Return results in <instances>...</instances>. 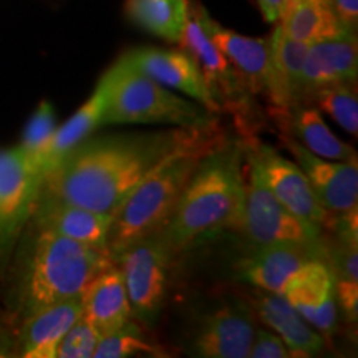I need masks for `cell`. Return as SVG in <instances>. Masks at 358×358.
I'll use <instances>...</instances> for the list:
<instances>
[{
  "label": "cell",
  "mask_w": 358,
  "mask_h": 358,
  "mask_svg": "<svg viewBox=\"0 0 358 358\" xmlns=\"http://www.w3.org/2000/svg\"><path fill=\"white\" fill-rule=\"evenodd\" d=\"M292 307L322 334H332L337 324L335 279L327 261H310L299 268L284 290Z\"/></svg>",
  "instance_id": "9a60e30c"
},
{
  "label": "cell",
  "mask_w": 358,
  "mask_h": 358,
  "mask_svg": "<svg viewBox=\"0 0 358 358\" xmlns=\"http://www.w3.org/2000/svg\"><path fill=\"white\" fill-rule=\"evenodd\" d=\"M34 232L32 239L27 234L22 252L17 249L10 262L8 303L12 315L20 320L53 303L80 297L90 282L115 264L105 249L90 248L48 229L34 227Z\"/></svg>",
  "instance_id": "3957f363"
},
{
  "label": "cell",
  "mask_w": 358,
  "mask_h": 358,
  "mask_svg": "<svg viewBox=\"0 0 358 358\" xmlns=\"http://www.w3.org/2000/svg\"><path fill=\"white\" fill-rule=\"evenodd\" d=\"M297 357L292 348L277 334L264 329H256L252 345H250L248 358H292Z\"/></svg>",
  "instance_id": "1f68e13d"
},
{
  "label": "cell",
  "mask_w": 358,
  "mask_h": 358,
  "mask_svg": "<svg viewBox=\"0 0 358 358\" xmlns=\"http://www.w3.org/2000/svg\"><path fill=\"white\" fill-rule=\"evenodd\" d=\"M101 337L95 327L80 317L58 343L55 358H92Z\"/></svg>",
  "instance_id": "4dcf8cb0"
},
{
  "label": "cell",
  "mask_w": 358,
  "mask_h": 358,
  "mask_svg": "<svg viewBox=\"0 0 358 358\" xmlns=\"http://www.w3.org/2000/svg\"><path fill=\"white\" fill-rule=\"evenodd\" d=\"M106 85L103 127L111 124H169L201 128L213 123V113L203 105L174 95L166 87L122 57L101 77Z\"/></svg>",
  "instance_id": "5b68a950"
},
{
  "label": "cell",
  "mask_w": 358,
  "mask_h": 358,
  "mask_svg": "<svg viewBox=\"0 0 358 358\" xmlns=\"http://www.w3.org/2000/svg\"><path fill=\"white\" fill-rule=\"evenodd\" d=\"M358 70V48L355 34L322 40L308 47L303 64V93L334 83H355ZM302 103V101H301Z\"/></svg>",
  "instance_id": "44dd1931"
},
{
  "label": "cell",
  "mask_w": 358,
  "mask_h": 358,
  "mask_svg": "<svg viewBox=\"0 0 358 358\" xmlns=\"http://www.w3.org/2000/svg\"><path fill=\"white\" fill-rule=\"evenodd\" d=\"M254 334L252 308L243 301L227 302L206 317L192 340V352L204 358H248Z\"/></svg>",
  "instance_id": "7c38bea8"
},
{
  "label": "cell",
  "mask_w": 358,
  "mask_h": 358,
  "mask_svg": "<svg viewBox=\"0 0 358 358\" xmlns=\"http://www.w3.org/2000/svg\"><path fill=\"white\" fill-rule=\"evenodd\" d=\"M161 348L148 342L136 325L128 322L118 330L103 335L93 353V358H127L133 355H163Z\"/></svg>",
  "instance_id": "f546056e"
},
{
  "label": "cell",
  "mask_w": 358,
  "mask_h": 358,
  "mask_svg": "<svg viewBox=\"0 0 358 358\" xmlns=\"http://www.w3.org/2000/svg\"><path fill=\"white\" fill-rule=\"evenodd\" d=\"M82 317L101 335H106L131 319L127 287L116 264L100 272L82 292Z\"/></svg>",
  "instance_id": "7402d4cb"
},
{
  "label": "cell",
  "mask_w": 358,
  "mask_h": 358,
  "mask_svg": "<svg viewBox=\"0 0 358 358\" xmlns=\"http://www.w3.org/2000/svg\"><path fill=\"white\" fill-rule=\"evenodd\" d=\"M106 85L105 80L100 78L93 95L83 103L80 108L70 116L62 127H57L50 143L45 148L42 156V171L43 178L52 169H55L60 161L73 150L75 146L92 136L98 128L103 127V116L106 110Z\"/></svg>",
  "instance_id": "603a6c76"
},
{
  "label": "cell",
  "mask_w": 358,
  "mask_h": 358,
  "mask_svg": "<svg viewBox=\"0 0 358 358\" xmlns=\"http://www.w3.org/2000/svg\"><path fill=\"white\" fill-rule=\"evenodd\" d=\"M327 2L332 8L334 15L353 32L358 20V0H327Z\"/></svg>",
  "instance_id": "d6a6232c"
},
{
  "label": "cell",
  "mask_w": 358,
  "mask_h": 358,
  "mask_svg": "<svg viewBox=\"0 0 358 358\" xmlns=\"http://www.w3.org/2000/svg\"><path fill=\"white\" fill-rule=\"evenodd\" d=\"M57 129V120H55V110H53L52 103L43 100L30 116L27 122L24 133H22L20 145L17 146L25 158L34 164L35 168L42 171V156L45 148L50 143L53 133Z\"/></svg>",
  "instance_id": "f1b7e54d"
},
{
  "label": "cell",
  "mask_w": 358,
  "mask_h": 358,
  "mask_svg": "<svg viewBox=\"0 0 358 358\" xmlns=\"http://www.w3.org/2000/svg\"><path fill=\"white\" fill-rule=\"evenodd\" d=\"M248 161V182H245L244 209L239 231L244 232L250 244H302L308 248H327L324 229L306 219L295 216L272 194L257 164L250 156Z\"/></svg>",
  "instance_id": "8992f818"
},
{
  "label": "cell",
  "mask_w": 358,
  "mask_h": 358,
  "mask_svg": "<svg viewBox=\"0 0 358 358\" xmlns=\"http://www.w3.org/2000/svg\"><path fill=\"white\" fill-rule=\"evenodd\" d=\"M243 141L245 155L250 156L257 164L264 182L280 201V204L285 206L295 216L306 219L322 229H329L334 221V214L324 209V206L317 199L310 182L302 169L297 166V163L284 158L274 148L261 143L256 138L252 140L244 138Z\"/></svg>",
  "instance_id": "30bf717a"
},
{
  "label": "cell",
  "mask_w": 358,
  "mask_h": 358,
  "mask_svg": "<svg viewBox=\"0 0 358 358\" xmlns=\"http://www.w3.org/2000/svg\"><path fill=\"white\" fill-rule=\"evenodd\" d=\"M124 58L148 77L163 87L174 88L194 98L209 113H221L217 103L206 85L198 64L185 50H163V48H136Z\"/></svg>",
  "instance_id": "4fadbf2b"
},
{
  "label": "cell",
  "mask_w": 358,
  "mask_h": 358,
  "mask_svg": "<svg viewBox=\"0 0 358 358\" xmlns=\"http://www.w3.org/2000/svg\"><path fill=\"white\" fill-rule=\"evenodd\" d=\"M113 216L80 206L38 198L30 226L48 229L95 249H105Z\"/></svg>",
  "instance_id": "2e32d148"
},
{
  "label": "cell",
  "mask_w": 358,
  "mask_h": 358,
  "mask_svg": "<svg viewBox=\"0 0 358 358\" xmlns=\"http://www.w3.org/2000/svg\"><path fill=\"white\" fill-rule=\"evenodd\" d=\"M302 105L315 106L352 136L358 134V98L355 83H334L315 88L302 98Z\"/></svg>",
  "instance_id": "83f0119b"
},
{
  "label": "cell",
  "mask_w": 358,
  "mask_h": 358,
  "mask_svg": "<svg viewBox=\"0 0 358 358\" xmlns=\"http://www.w3.org/2000/svg\"><path fill=\"white\" fill-rule=\"evenodd\" d=\"M187 0H127L134 24L168 42H179L187 20Z\"/></svg>",
  "instance_id": "4316f807"
},
{
  "label": "cell",
  "mask_w": 358,
  "mask_h": 358,
  "mask_svg": "<svg viewBox=\"0 0 358 358\" xmlns=\"http://www.w3.org/2000/svg\"><path fill=\"white\" fill-rule=\"evenodd\" d=\"M284 145L306 174L317 199L330 214H342L357 208L358 163L357 159L334 161L313 155L294 138H284Z\"/></svg>",
  "instance_id": "8fae6325"
},
{
  "label": "cell",
  "mask_w": 358,
  "mask_h": 358,
  "mask_svg": "<svg viewBox=\"0 0 358 358\" xmlns=\"http://www.w3.org/2000/svg\"><path fill=\"white\" fill-rule=\"evenodd\" d=\"M279 27L290 38L308 45L352 34L334 15L327 0H287Z\"/></svg>",
  "instance_id": "cb8c5ba5"
},
{
  "label": "cell",
  "mask_w": 358,
  "mask_h": 358,
  "mask_svg": "<svg viewBox=\"0 0 358 358\" xmlns=\"http://www.w3.org/2000/svg\"><path fill=\"white\" fill-rule=\"evenodd\" d=\"M173 256L163 236L155 234L131 244L115 259L122 271L131 315L143 324L153 325L161 315Z\"/></svg>",
  "instance_id": "ba28073f"
},
{
  "label": "cell",
  "mask_w": 358,
  "mask_h": 358,
  "mask_svg": "<svg viewBox=\"0 0 358 358\" xmlns=\"http://www.w3.org/2000/svg\"><path fill=\"white\" fill-rule=\"evenodd\" d=\"M209 129L211 124L196 128L186 141L161 158L120 204L106 243L111 261L115 262L124 249L138 241L163 232L201 158L219 143Z\"/></svg>",
  "instance_id": "277c9868"
},
{
  "label": "cell",
  "mask_w": 358,
  "mask_h": 358,
  "mask_svg": "<svg viewBox=\"0 0 358 358\" xmlns=\"http://www.w3.org/2000/svg\"><path fill=\"white\" fill-rule=\"evenodd\" d=\"M17 332L13 330L12 322L0 312V358L15 355Z\"/></svg>",
  "instance_id": "836d02e7"
},
{
  "label": "cell",
  "mask_w": 358,
  "mask_h": 358,
  "mask_svg": "<svg viewBox=\"0 0 358 358\" xmlns=\"http://www.w3.org/2000/svg\"><path fill=\"white\" fill-rule=\"evenodd\" d=\"M287 120L289 136L301 143L313 155L325 159L348 161L357 159V153L352 146L343 143L330 131L322 118L320 111L310 105H295L289 110H274Z\"/></svg>",
  "instance_id": "d4e9b609"
},
{
  "label": "cell",
  "mask_w": 358,
  "mask_h": 358,
  "mask_svg": "<svg viewBox=\"0 0 358 358\" xmlns=\"http://www.w3.org/2000/svg\"><path fill=\"white\" fill-rule=\"evenodd\" d=\"M244 141L224 140L201 158L161 236L173 254L224 229H239L244 209Z\"/></svg>",
  "instance_id": "7a4b0ae2"
},
{
  "label": "cell",
  "mask_w": 358,
  "mask_h": 358,
  "mask_svg": "<svg viewBox=\"0 0 358 358\" xmlns=\"http://www.w3.org/2000/svg\"><path fill=\"white\" fill-rule=\"evenodd\" d=\"M317 259L327 261V248H308L302 244L256 245L239 262V275L256 289L284 294L299 268Z\"/></svg>",
  "instance_id": "5bb4252c"
},
{
  "label": "cell",
  "mask_w": 358,
  "mask_h": 358,
  "mask_svg": "<svg viewBox=\"0 0 358 358\" xmlns=\"http://www.w3.org/2000/svg\"><path fill=\"white\" fill-rule=\"evenodd\" d=\"M257 3L261 7V12L266 22L277 24L285 6H287V0H257Z\"/></svg>",
  "instance_id": "e575fe53"
},
{
  "label": "cell",
  "mask_w": 358,
  "mask_h": 358,
  "mask_svg": "<svg viewBox=\"0 0 358 358\" xmlns=\"http://www.w3.org/2000/svg\"><path fill=\"white\" fill-rule=\"evenodd\" d=\"M250 308L297 357H312L324 350V335L310 327L282 294L257 289L250 297Z\"/></svg>",
  "instance_id": "d6986e66"
},
{
  "label": "cell",
  "mask_w": 358,
  "mask_h": 358,
  "mask_svg": "<svg viewBox=\"0 0 358 358\" xmlns=\"http://www.w3.org/2000/svg\"><path fill=\"white\" fill-rule=\"evenodd\" d=\"M310 45L290 38L279 25L268 37L271 48V78L267 98L274 110H289L301 105L303 93V64Z\"/></svg>",
  "instance_id": "ffe728a7"
},
{
  "label": "cell",
  "mask_w": 358,
  "mask_h": 358,
  "mask_svg": "<svg viewBox=\"0 0 358 358\" xmlns=\"http://www.w3.org/2000/svg\"><path fill=\"white\" fill-rule=\"evenodd\" d=\"M201 7L187 8V20L182 30L181 48L189 53L199 66L209 92L219 110L243 116L244 123L250 118V93L237 70L219 50L206 30Z\"/></svg>",
  "instance_id": "9c48e42d"
},
{
  "label": "cell",
  "mask_w": 358,
  "mask_h": 358,
  "mask_svg": "<svg viewBox=\"0 0 358 358\" xmlns=\"http://www.w3.org/2000/svg\"><path fill=\"white\" fill-rule=\"evenodd\" d=\"M80 317L82 295L53 303L20 320L15 355L22 358H55L58 343Z\"/></svg>",
  "instance_id": "ac0fdd59"
},
{
  "label": "cell",
  "mask_w": 358,
  "mask_h": 358,
  "mask_svg": "<svg viewBox=\"0 0 358 358\" xmlns=\"http://www.w3.org/2000/svg\"><path fill=\"white\" fill-rule=\"evenodd\" d=\"M201 15L209 37L241 75L250 95H267L268 78H271L268 38L244 37L224 29L208 15L204 8Z\"/></svg>",
  "instance_id": "e0dca14e"
},
{
  "label": "cell",
  "mask_w": 358,
  "mask_h": 358,
  "mask_svg": "<svg viewBox=\"0 0 358 358\" xmlns=\"http://www.w3.org/2000/svg\"><path fill=\"white\" fill-rule=\"evenodd\" d=\"M194 129L88 136L43 178L38 198L113 216L156 163Z\"/></svg>",
  "instance_id": "6da1fadb"
},
{
  "label": "cell",
  "mask_w": 358,
  "mask_h": 358,
  "mask_svg": "<svg viewBox=\"0 0 358 358\" xmlns=\"http://www.w3.org/2000/svg\"><path fill=\"white\" fill-rule=\"evenodd\" d=\"M43 174L19 148L0 150V280L34 216Z\"/></svg>",
  "instance_id": "52a82bcc"
},
{
  "label": "cell",
  "mask_w": 358,
  "mask_h": 358,
  "mask_svg": "<svg viewBox=\"0 0 358 358\" xmlns=\"http://www.w3.org/2000/svg\"><path fill=\"white\" fill-rule=\"evenodd\" d=\"M335 244L327 243V262L335 279V299L350 322L358 315V234H337Z\"/></svg>",
  "instance_id": "484cf974"
}]
</instances>
